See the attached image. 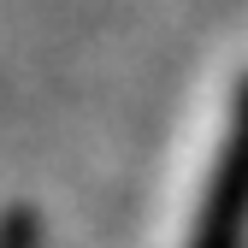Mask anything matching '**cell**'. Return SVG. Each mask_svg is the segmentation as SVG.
<instances>
[{"label":"cell","mask_w":248,"mask_h":248,"mask_svg":"<svg viewBox=\"0 0 248 248\" xmlns=\"http://www.w3.org/2000/svg\"><path fill=\"white\" fill-rule=\"evenodd\" d=\"M183 248H248V77L231 89L225 136L213 148Z\"/></svg>","instance_id":"1"},{"label":"cell","mask_w":248,"mask_h":248,"mask_svg":"<svg viewBox=\"0 0 248 248\" xmlns=\"http://www.w3.org/2000/svg\"><path fill=\"white\" fill-rule=\"evenodd\" d=\"M0 248H47V231L30 207H6L0 213Z\"/></svg>","instance_id":"2"}]
</instances>
